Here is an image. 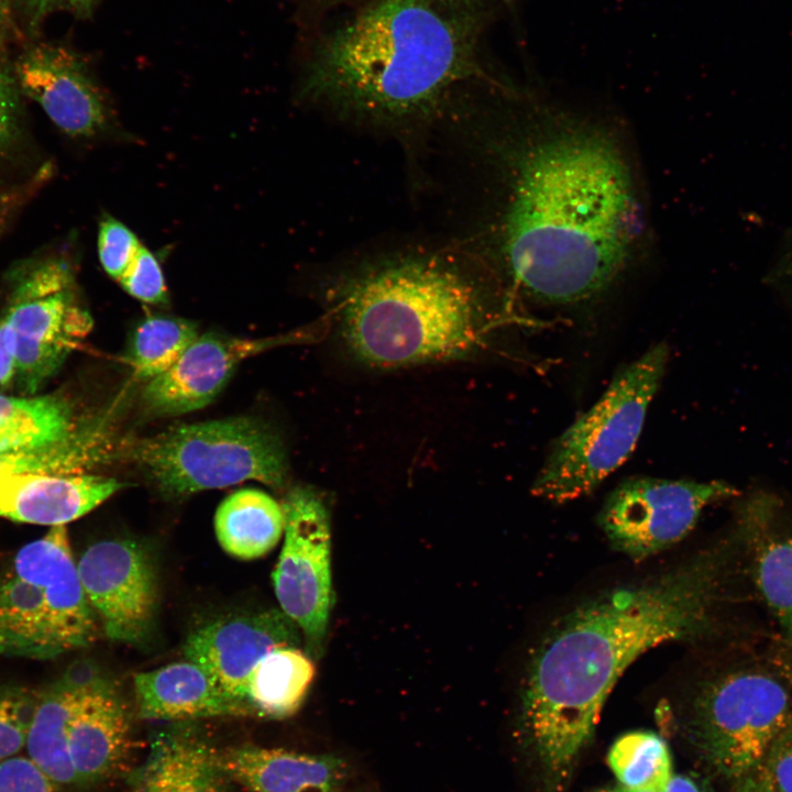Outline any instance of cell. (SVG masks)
<instances>
[{"mask_svg": "<svg viewBox=\"0 0 792 792\" xmlns=\"http://www.w3.org/2000/svg\"><path fill=\"white\" fill-rule=\"evenodd\" d=\"M219 750L191 727L174 726L152 740L128 779L131 792H226Z\"/></svg>", "mask_w": 792, "mask_h": 792, "instance_id": "obj_20", "label": "cell"}, {"mask_svg": "<svg viewBox=\"0 0 792 792\" xmlns=\"http://www.w3.org/2000/svg\"><path fill=\"white\" fill-rule=\"evenodd\" d=\"M2 316L16 343V383L37 392L88 334L92 320L77 301L70 264L43 255L21 265Z\"/></svg>", "mask_w": 792, "mask_h": 792, "instance_id": "obj_9", "label": "cell"}, {"mask_svg": "<svg viewBox=\"0 0 792 792\" xmlns=\"http://www.w3.org/2000/svg\"><path fill=\"white\" fill-rule=\"evenodd\" d=\"M613 792H652V791H637V790H629V789L625 788L624 790H617V791H613Z\"/></svg>", "mask_w": 792, "mask_h": 792, "instance_id": "obj_41", "label": "cell"}, {"mask_svg": "<svg viewBox=\"0 0 792 792\" xmlns=\"http://www.w3.org/2000/svg\"><path fill=\"white\" fill-rule=\"evenodd\" d=\"M733 792H780L758 769L735 781Z\"/></svg>", "mask_w": 792, "mask_h": 792, "instance_id": "obj_37", "label": "cell"}, {"mask_svg": "<svg viewBox=\"0 0 792 792\" xmlns=\"http://www.w3.org/2000/svg\"><path fill=\"white\" fill-rule=\"evenodd\" d=\"M284 528L282 504L257 488H242L229 495L215 516L220 547L241 560L267 554L279 542Z\"/></svg>", "mask_w": 792, "mask_h": 792, "instance_id": "obj_23", "label": "cell"}, {"mask_svg": "<svg viewBox=\"0 0 792 792\" xmlns=\"http://www.w3.org/2000/svg\"><path fill=\"white\" fill-rule=\"evenodd\" d=\"M735 494L721 481L629 479L608 495L598 524L616 551L641 561L681 541L707 506Z\"/></svg>", "mask_w": 792, "mask_h": 792, "instance_id": "obj_11", "label": "cell"}, {"mask_svg": "<svg viewBox=\"0 0 792 792\" xmlns=\"http://www.w3.org/2000/svg\"><path fill=\"white\" fill-rule=\"evenodd\" d=\"M315 672L307 652L298 647L277 648L251 670L245 682V698L256 716L289 717L302 704Z\"/></svg>", "mask_w": 792, "mask_h": 792, "instance_id": "obj_24", "label": "cell"}, {"mask_svg": "<svg viewBox=\"0 0 792 792\" xmlns=\"http://www.w3.org/2000/svg\"><path fill=\"white\" fill-rule=\"evenodd\" d=\"M609 768L629 790L663 792L671 776V757L664 740L651 732L620 736L607 755Z\"/></svg>", "mask_w": 792, "mask_h": 792, "instance_id": "obj_28", "label": "cell"}, {"mask_svg": "<svg viewBox=\"0 0 792 792\" xmlns=\"http://www.w3.org/2000/svg\"><path fill=\"white\" fill-rule=\"evenodd\" d=\"M15 132V124L0 121V151L6 148L12 141Z\"/></svg>", "mask_w": 792, "mask_h": 792, "instance_id": "obj_39", "label": "cell"}, {"mask_svg": "<svg viewBox=\"0 0 792 792\" xmlns=\"http://www.w3.org/2000/svg\"><path fill=\"white\" fill-rule=\"evenodd\" d=\"M166 497H183L244 481L286 484L288 463L279 435L253 417L173 426L122 446Z\"/></svg>", "mask_w": 792, "mask_h": 792, "instance_id": "obj_6", "label": "cell"}, {"mask_svg": "<svg viewBox=\"0 0 792 792\" xmlns=\"http://www.w3.org/2000/svg\"><path fill=\"white\" fill-rule=\"evenodd\" d=\"M133 683L139 716L144 719L256 716L251 705L230 696L189 660L138 673Z\"/></svg>", "mask_w": 792, "mask_h": 792, "instance_id": "obj_19", "label": "cell"}, {"mask_svg": "<svg viewBox=\"0 0 792 792\" xmlns=\"http://www.w3.org/2000/svg\"><path fill=\"white\" fill-rule=\"evenodd\" d=\"M484 299L464 267L431 252L364 262L329 290L344 348L355 361L383 370L474 354L490 327Z\"/></svg>", "mask_w": 792, "mask_h": 792, "instance_id": "obj_4", "label": "cell"}, {"mask_svg": "<svg viewBox=\"0 0 792 792\" xmlns=\"http://www.w3.org/2000/svg\"><path fill=\"white\" fill-rule=\"evenodd\" d=\"M127 484L92 474L25 473L0 484V516L62 526L88 514Z\"/></svg>", "mask_w": 792, "mask_h": 792, "instance_id": "obj_17", "label": "cell"}, {"mask_svg": "<svg viewBox=\"0 0 792 792\" xmlns=\"http://www.w3.org/2000/svg\"><path fill=\"white\" fill-rule=\"evenodd\" d=\"M475 70L473 36L433 0H374L320 46L304 92L402 123L431 114Z\"/></svg>", "mask_w": 792, "mask_h": 792, "instance_id": "obj_3", "label": "cell"}, {"mask_svg": "<svg viewBox=\"0 0 792 792\" xmlns=\"http://www.w3.org/2000/svg\"><path fill=\"white\" fill-rule=\"evenodd\" d=\"M284 543L273 571L279 608L299 627L307 653L323 650L333 602L328 508L311 486L298 485L282 502Z\"/></svg>", "mask_w": 792, "mask_h": 792, "instance_id": "obj_10", "label": "cell"}, {"mask_svg": "<svg viewBox=\"0 0 792 792\" xmlns=\"http://www.w3.org/2000/svg\"><path fill=\"white\" fill-rule=\"evenodd\" d=\"M81 680L64 678L37 693L25 748L56 787L79 785L68 748V727Z\"/></svg>", "mask_w": 792, "mask_h": 792, "instance_id": "obj_21", "label": "cell"}, {"mask_svg": "<svg viewBox=\"0 0 792 792\" xmlns=\"http://www.w3.org/2000/svg\"><path fill=\"white\" fill-rule=\"evenodd\" d=\"M37 693L18 686H0V761L24 746Z\"/></svg>", "mask_w": 792, "mask_h": 792, "instance_id": "obj_29", "label": "cell"}, {"mask_svg": "<svg viewBox=\"0 0 792 792\" xmlns=\"http://www.w3.org/2000/svg\"><path fill=\"white\" fill-rule=\"evenodd\" d=\"M197 337V326L190 320L150 315L133 331L130 362L139 377L151 381L168 371Z\"/></svg>", "mask_w": 792, "mask_h": 792, "instance_id": "obj_27", "label": "cell"}, {"mask_svg": "<svg viewBox=\"0 0 792 792\" xmlns=\"http://www.w3.org/2000/svg\"><path fill=\"white\" fill-rule=\"evenodd\" d=\"M663 792H711V790L690 776L672 774Z\"/></svg>", "mask_w": 792, "mask_h": 792, "instance_id": "obj_38", "label": "cell"}, {"mask_svg": "<svg viewBox=\"0 0 792 792\" xmlns=\"http://www.w3.org/2000/svg\"><path fill=\"white\" fill-rule=\"evenodd\" d=\"M56 788L29 757L15 755L0 761V792H55Z\"/></svg>", "mask_w": 792, "mask_h": 792, "instance_id": "obj_32", "label": "cell"}, {"mask_svg": "<svg viewBox=\"0 0 792 792\" xmlns=\"http://www.w3.org/2000/svg\"><path fill=\"white\" fill-rule=\"evenodd\" d=\"M141 246L136 235L125 224L109 216L101 220L98 231V255L110 277L119 280Z\"/></svg>", "mask_w": 792, "mask_h": 792, "instance_id": "obj_30", "label": "cell"}, {"mask_svg": "<svg viewBox=\"0 0 792 792\" xmlns=\"http://www.w3.org/2000/svg\"><path fill=\"white\" fill-rule=\"evenodd\" d=\"M15 81L70 136H98L116 123L103 91L86 65L64 47L38 45L28 51L16 63Z\"/></svg>", "mask_w": 792, "mask_h": 792, "instance_id": "obj_15", "label": "cell"}, {"mask_svg": "<svg viewBox=\"0 0 792 792\" xmlns=\"http://www.w3.org/2000/svg\"><path fill=\"white\" fill-rule=\"evenodd\" d=\"M119 282L128 294L143 302L161 305L167 301L161 265L144 246H141Z\"/></svg>", "mask_w": 792, "mask_h": 792, "instance_id": "obj_31", "label": "cell"}, {"mask_svg": "<svg viewBox=\"0 0 792 792\" xmlns=\"http://www.w3.org/2000/svg\"><path fill=\"white\" fill-rule=\"evenodd\" d=\"M669 359L658 343L618 372L600 399L553 442L532 494L565 503L592 493L634 451Z\"/></svg>", "mask_w": 792, "mask_h": 792, "instance_id": "obj_7", "label": "cell"}, {"mask_svg": "<svg viewBox=\"0 0 792 792\" xmlns=\"http://www.w3.org/2000/svg\"><path fill=\"white\" fill-rule=\"evenodd\" d=\"M97 0H25L33 22L57 7L70 8L79 13H88Z\"/></svg>", "mask_w": 792, "mask_h": 792, "instance_id": "obj_36", "label": "cell"}, {"mask_svg": "<svg viewBox=\"0 0 792 792\" xmlns=\"http://www.w3.org/2000/svg\"><path fill=\"white\" fill-rule=\"evenodd\" d=\"M690 726L714 770L734 781L747 776L792 727V668L761 659L715 674L693 697Z\"/></svg>", "mask_w": 792, "mask_h": 792, "instance_id": "obj_8", "label": "cell"}, {"mask_svg": "<svg viewBox=\"0 0 792 792\" xmlns=\"http://www.w3.org/2000/svg\"><path fill=\"white\" fill-rule=\"evenodd\" d=\"M127 706L107 681L81 680L68 727V748L79 785L114 774L131 749V725Z\"/></svg>", "mask_w": 792, "mask_h": 792, "instance_id": "obj_16", "label": "cell"}, {"mask_svg": "<svg viewBox=\"0 0 792 792\" xmlns=\"http://www.w3.org/2000/svg\"><path fill=\"white\" fill-rule=\"evenodd\" d=\"M16 343L13 330L7 319L0 318V389L16 381Z\"/></svg>", "mask_w": 792, "mask_h": 792, "instance_id": "obj_34", "label": "cell"}, {"mask_svg": "<svg viewBox=\"0 0 792 792\" xmlns=\"http://www.w3.org/2000/svg\"><path fill=\"white\" fill-rule=\"evenodd\" d=\"M312 332L299 330L279 337L246 339L205 333L187 348L165 373L151 380L142 393L145 413L175 416L205 407L222 391L243 360Z\"/></svg>", "mask_w": 792, "mask_h": 792, "instance_id": "obj_13", "label": "cell"}, {"mask_svg": "<svg viewBox=\"0 0 792 792\" xmlns=\"http://www.w3.org/2000/svg\"><path fill=\"white\" fill-rule=\"evenodd\" d=\"M77 426L69 404L62 397L0 394V453L58 442L70 436Z\"/></svg>", "mask_w": 792, "mask_h": 792, "instance_id": "obj_25", "label": "cell"}, {"mask_svg": "<svg viewBox=\"0 0 792 792\" xmlns=\"http://www.w3.org/2000/svg\"><path fill=\"white\" fill-rule=\"evenodd\" d=\"M789 251H790V255H791V260H792V233H791L790 242H789Z\"/></svg>", "mask_w": 792, "mask_h": 792, "instance_id": "obj_42", "label": "cell"}, {"mask_svg": "<svg viewBox=\"0 0 792 792\" xmlns=\"http://www.w3.org/2000/svg\"><path fill=\"white\" fill-rule=\"evenodd\" d=\"M758 770L780 792H792V727L776 744Z\"/></svg>", "mask_w": 792, "mask_h": 792, "instance_id": "obj_33", "label": "cell"}, {"mask_svg": "<svg viewBox=\"0 0 792 792\" xmlns=\"http://www.w3.org/2000/svg\"><path fill=\"white\" fill-rule=\"evenodd\" d=\"M227 778L250 792H344L345 761L333 754H302L256 745L219 750Z\"/></svg>", "mask_w": 792, "mask_h": 792, "instance_id": "obj_18", "label": "cell"}, {"mask_svg": "<svg viewBox=\"0 0 792 792\" xmlns=\"http://www.w3.org/2000/svg\"><path fill=\"white\" fill-rule=\"evenodd\" d=\"M16 201V195L0 191V218L3 213L9 211V209L14 205Z\"/></svg>", "mask_w": 792, "mask_h": 792, "instance_id": "obj_40", "label": "cell"}, {"mask_svg": "<svg viewBox=\"0 0 792 792\" xmlns=\"http://www.w3.org/2000/svg\"><path fill=\"white\" fill-rule=\"evenodd\" d=\"M752 544L757 588L792 645V534L760 532Z\"/></svg>", "mask_w": 792, "mask_h": 792, "instance_id": "obj_26", "label": "cell"}, {"mask_svg": "<svg viewBox=\"0 0 792 792\" xmlns=\"http://www.w3.org/2000/svg\"><path fill=\"white\" fill-rule=\"evenodd\" d=\"M121 446L105 419L80 424L58 442L0 453V484L10 476L25 473L81 474L120 457Z\"/></svg>", "mask_w": 792, "mask_h": 792, "instance_id": "obj_22", "label": "cell"}, {"mask_svg": "<svg viewBox=\"0 0 792 792\" xmlns=\"http://www.w3.org/2000/svg\"><path fill=\"white\" fill-rule=\"evenodd\" d=\"M0 62V119L15 123L19 106L18 85Z\"/></svg>", "mask_w": 792, "mask_h": 792, "instance_id": "obj_35", "label": "cell"}, {"mask_svg": "<svg viewBox=\"0 0 792 792\" xmlns=\"http://www.w3.org/2000/svg\"><path fill=\"white\" fill-rule=\"evenodd\" d=\"M507 158L496 242L514 285L550 305L606 290L630 258L641 226L618 144L597 128L566 124L516 146Z\"/></svg>", "mask_w": 792, "mask_h": 792, "instance_id": "obj_1", "label": "cell"}, {"mask_svg": "<svg viewBox=\"0 0 792 792\" xmlns=\"http://www.w3.org/2000/svg\"><path fill=\"white\" fill-rule=\"evenodd\" d=\"M85 594L106 636L140 642L150 632L158 604V578L148 549L131 539L88 547L77 563Z\"/></svg>", "mask_w": 792, "mask_h": 792, "instance_id": "obj_12", "label": "cell"}, {"mask_svg": "<svg viewBox=\"0 0 792 792\" xmlns=\"http://www.w3.org/2000/svg\"><path fill=\"white\" fill-rule=\"evenodd\" d=\"M98 624L65 528L18 551L0 578V656L55 658L92 644Z\"/></svg>", "mask_w": 792, "mask_h": 792, "instance_id": "obj_5", "label": "cell"}, {"mask_svg": "<svg viewBox=\"0 0 792 792\" xmlns=\"http://www.w3.org/2000/svg\"><path fill=\"white\" fill-rule=\"evenodd\" d=\"M727 566L726 552L704 551L649 580L585 601L547 629L527 666L520 724L553 776L571 768L612 689L639 656L712 627Z\"/></svg>", "mask_w": 792, "mask_h": 792, "instance_id": "obj_2", "label": "cell"}, {"mask_svg": "<svg viewBox=\"0 0 792 792\" xmlns=\"http://www.w3.org/2000/svg\"><path fill=\"white\" fill-rule=\"evenodd\" d=\"M299 630L280 608L228 615L190 632L183 651L226 693L248 703L245 682L251 670L277 648L298 647Z\"/></svg>", "mask_w": 792, "mask_h": 792, "instance_id": "obj_14", "label": "cell"}]
</instances>
